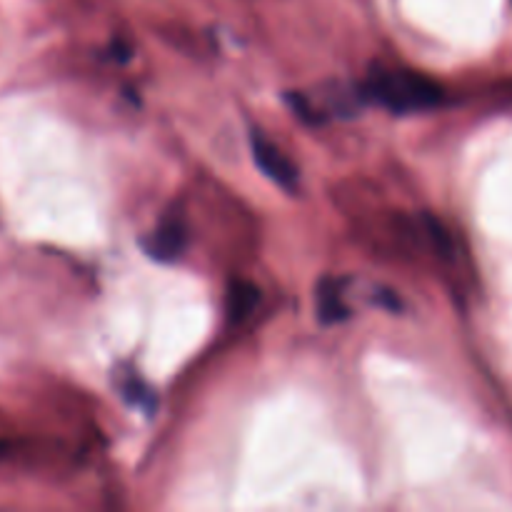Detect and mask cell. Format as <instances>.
I'll use <instances>...</instances> for the list:
<instances>
[{
  "instance_id": "obj_3",
  "label": "cell",
  "mask_w": 512,
  "mask_h": 512,
  "mask_svg": "<svg viewBox=\"0 0 512 512\" xmlns=\"http://www.w3.org/2000/svg\"><path fill=\"white\" fill-rule=\"evenodd\" d=\"M188 248V225L180 215H168L145 240V253L160 263H173Z\"/></svg>"
},
{
  "instance_id": "obj_6",
  "label": "cell",
  "mask_w": 512,
  "mask_h": 512,
  "mask_svg": "<svg viewBox=\"0 0 512 512\" xmlns=\"http://www.w3.org/2000/svg\"><path fill=\"white\" fill-rule=\"evenodd\" d=\"M118 383H120V390H123L125 398H128L133 405H138V408L153 410L155 405H158L153 390H150L148 385L140 383V378L135 373H128L125 378H120Z\"/></svg>"
},
{
  "instance_id": "obj_4",
  "label": "cell",
  "mask_w": 512,
  "mask_h": 512,
  "mask_svg": "<svg viewBox=\"0 0 512 512\" xmlns=\"http://www.w3.org/2000/svg\"><path fill=\"white\" fill-rule=\"evenodd\" d=\"M260 303L258 285L248 283V280H233L228 288V298H225V310L233 323H243Z\"/></svg>"
},
{
  "instance_id": "obj_2",
  "label": "cell",
  "mask_w": 512,
  "mask_h": 512,
  "mask_svg": "<svg viewBox=\"0 0 512 512\" xmlns=\"http://www.w3.org/2000/svg\"><path fill=\"white\" fill-rule=\"evenodd\" d=\"M250 148H253V160L260 170H263L265 178H270L273 183H278L280 188L295 190L298 188V168L290 163L288 155L273 143V140L265 138L260 130L250 133Z\"/></svg>"
},
{
  "instance_id": "obj_5",
  "label": "cell",
  "mask_w": 512,
  "mask_h": 512,
  "mask_svg": "<svg viewBox=\"0 0 512 512\" xmlns=\"http://www.w3.org/2000/svg\"><path fill=\"white\" fill-rule=\"evenodd\" d=\"M318 318L325 325L343 323V320L350 318V308L345 305L343 293H340L338 283H333V280H323L318 288Z\"/></svg>"
},
{
  "instance_id": "obj_1",
  "label": "cell",
  "mask_w": 512,
  "mask_h": 512,
  "mask_svg": "<svg viewBox=\"0 0 512 512\" xmlns=\"http://www.w3.org/2000/svg\"><path fill=\"white\" fill-rule=\"evenodd\" d=\"M363 95L398 115L433 110L445 98L443 88L433 78L408 68H375L365 80Z\"/></svg>"
}]
</instances>
